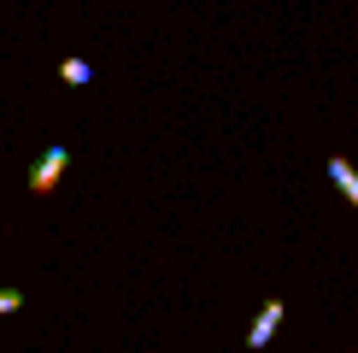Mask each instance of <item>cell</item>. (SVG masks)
<instances>
[{
  "label": "cell",
  "instance_id": "2",
  "mask_svg": "<svg viewBox=\"0 0 358 353\" xmlns=\"http://www.w3.org/2000/svg\"><path fill=\"white\" fill-rule=\"evenodd\" d=\"M282 318H288V306H282V300H264V312L252 318V330H247V347H252V353L271 347V335L282 330Z\"/></svg>",
  "mask_w": 358,
  "mask_h": 353
},
{
  "label": "cell",
  "instance_id": "4",
  "mask_svg": "<svg viewBox=\"0 0 358 353\" xmlns=\"http://www.w3.org/2000/svg\"><path fill=\"white\" fill-rule=\"evenodd\" d=\"M59 77H65L71 88H83L88 77H94V65H88V59H65V65H59Z\"/></svg>",
  "mask_w": 358,
  "mask_h": 353
},
{
  "label": "cell",
  "instance_id": "5",
  "mask_svg": "<svg viewBox=\"0 0 358 353\" xmlns=\"http://www.w3.org/2000/svg\"><path fill=\"white\" fill-rule=\"evenodd\" d=\"M18 306H24V294H18V289H0V318L18 312Z\"/></svg>",
  "mask_w": 358,
  "mask_h": 353
},
{
  "label": "cell",
  "instance_id": "3",
  "mask_svg": "<svg viewBox=\"0 0 358 353\" xmlns=\"http://www.w3.org/2000/svg\"><path fill=\"white\" fill-rule=\"evenodd\" d=\"M329 183L341 188V200H347V206H358V171L347 165V159H329Z\"/></svg>",
  "mask_w": 358,
  "mask_h": 353
},
{
  "label": "cell",
  "instance_id": "1",
  "mask_svg": "<svg viewBox=\"0 0 358 353\" xmlns=\"http://www.w3.org/2000/svg\"><path fill=\"white\" fill-rule=\"evenodd\" d=\"M65 171H71V153L65 147H48V153L36 159V171H29V195H53Z\"/></svg>",
  "mask_w": 358,
  "mask_h": 353
}]
</instances>
